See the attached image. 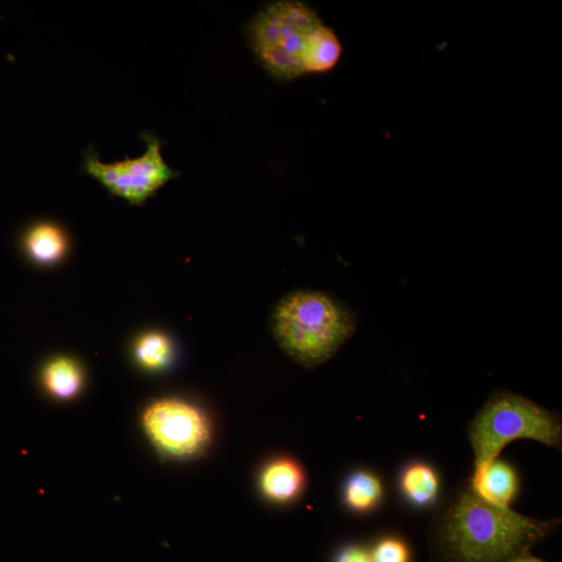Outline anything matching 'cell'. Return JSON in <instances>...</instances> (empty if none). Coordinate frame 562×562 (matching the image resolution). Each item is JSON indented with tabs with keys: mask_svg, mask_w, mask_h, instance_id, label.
I'll use <instances>...</instances> for the list:
<instances>
[{
	"mask_svg": "<svg viewBox=\"0 0 562 562\" xmlns=\"http://www.w3.org/2000/svg\"><path fill=\"white\" fill-rule=\"evenodd\" d=\"M474 452V473L487 467L517 440L558 447L562 426L544 407L512 393H499L481 408L468 429Z\"/></svg>",
	"mask_w": 562,
	"mask_h": 562,
	"instance_id": "obj_3",
	"label": "cell"
},
{
	"mask_svg": "<svg viewBox=\"0 0 562 562\" xmlns=\"http://www.w3.org/2000/svg\"><path fill=\"white\" fill-rule=\"evenodd\" d=\"M306 476L295 458L280 455L269 459L262 467L258 485L262 496L275 504H288L303 493Z\"/></svg>",
	"mask_w": 562,
	"mask_h": 562,
	"instance_id": "obj_7",
	"label": "cell"
},
{
	"mask_svg": "<svg viewBox=\"0 0 562 562\" xmlns=\"http://www.w3.org/2000/svg\"><path fill=\"white\" fill-rule=\"evenodd\" d=\"M332 562H374L372 553L359 544H348L342 547Z\"/></svg>",
	"mask_w": 562,
	"mask_h": 562,
	"instance_id": "obj_16",
	"label": "cell"
},
{
	"mask_svg": "<svg viewBox=\"0 0 562 562\" xmlns=\"http://www.w3.org/2000/svg\"><path fill=\"white\" fill-rule=\"evenodd\" d=\"M385 497L381 479L368 470H357L348 475L342 488L344 505L354 514H370Z\"/></svg>",
	"mask_w": 562,
	"mask_h": 562,
	"instance_id": "obj_11",
	"label": "cell"
},
{
	"mask_svg": "<svg viewBox=\"0 0 562 562\" xmlns=\"http://www.w3.org/2000/svg\"><path fill=\"white\" fill-rule=\"evenodd\" d=\"M42 379L47 392L61 400L74 398L81 392L84 383L80 365L68 357L50 362L43 370Z\"/></svg>",
	"mask_w": 562,
	"mask_h": 562,
	"instance_id": "obj_13",
	"label": "cell"
},
{
	"mask_svg": "<svg viewBox=\"0 0 562 562\" xmlns=\"http://www.w3.org/2000/svg\"><path fill=\"white\" fill-rule=\"evenodd\" d=\"M401 497L415 508H428L437 503L441 493V478L436 469L425 462L405 466L398 478Z\"/></svg>",
	"mask_w": 562,
	"mask_h": 562,
	"instance_id": "obj_9",
	"label": "cell"
},
{
	"mask_svg": "<svg viewBox=\"0 0 562 562\" xmlns=\"http://www.w3.org/2000/svg\"><path fill=\"white\" fill-rule=\"evenodd\" d=\"M31 258L40 264L59 261L67 249V237L55 223L41 222L33 226L24 239Z\"/></svg>",
	"mask_w": 562,
	"mask_h": 562,
	"instance_id": "obj_12",
	"label": "cell"
},
{
	"mask_svg": "<svg viewBox=\"0 0 562 562\" xmlns=\"http://www.w3.org/2000/svg\"><path fill=\"white\" fill-rule=\"evenodd\" d=\"M343 55V44L336 32L321 22L304 44L301 68L306 73H326L335 69Z\"/></svg>",
	"mask_w": 562,
	"mask_h": 562,
	"instance_id": "obj_10",
	"label": "cell"
},
{
	"mask_svg": "<svg viewBox=\"0 0 562 562\" xmlns=\"http://www.w3.org/2000/svg\"><path fill=\"white\" fill-rule=\"evenodd\" d=\"M146 150L136 159L102 163L90 149L84 158V170L113 195L141 206L177 175L165 162L161 141L155 135L142 136Z\"/></svg>",
	"mask_w": 562,
	"mask_h": 562,
	"instance_id": "obj_6",
	"label": "cell"
},
{
	"mask_svg": "<svg viewBox=\"0 0 562 562\" xmlns=\"http://www.w3.org/2000/svg\"><path fill=\"white\" fill-rule=\"evenodd\" d=\"M470 487L483 500L510 508L518 497L520 479L512 465L496 458L487 467L473 474Z\"/></svg>",
	"mask_w": 562,
	"mask_h": 562,
	"instance_id": "obj_8",
	"label": "cell"
},
{
	"mask_svg": "<svg viewBox=\"0 0 562 562\" xmlns=\"http://www.w3.org/2000/svg\"><path fill=\"white\" fill-rule=\"evenodd\" d=\"M135 356L138 364L145 370L161 372L168 369L173 362V344L161 332H149L138 340Z\"/></svg>",
	"mask_w": 562,
	"mask_h": 562,
	"instance_id": "obj_14",
	"label": "cell"
},
{
	"mask_svg": "<svg viewBox=\"0 0 562 562\" xmlns=\"http://www.w3.org/2000/svg\"><path fill=\"white\" fill-rule=\"evenodd\" d=\"M141 423L151 445L173 462H190L203 456L214 438L207 413L181 398L153 401L145 408Z\"/></svg>",
	"mask_w": 562,
	"mask_h": 562,
	"instance_id": "obj_5",
	"label": "cell"
},
{
	"mask_svg": "<svg viewBox=\"0 0 562 562\" xmlns=\"http://www.w3.org/2000/svg\"><path fill=\"white\" fill-rule=\"evenodd\" d=\"M321 22L312 7L298 0H278L250 20L248 38L264 68L278 80L291 81L304 75V44Z\"/></svg>",
	"mask_w": 562,
	"mask_h": 562,
	"instance_id": "obj_4",
	"label": "cell"
},
{
	"mask_svg": "<svg viewBox=\"0 0 562 562\" xmlns=\"http://www.w3.org/2000/svg\"><path fill=\"white\" fill-rule=\"evenodd\" d=\"M354 329L355 321L344 306L319 292L292 293L279 302L273 314L280 347L305 367L328 361Z\"/></svg>",
	"mask_w": 562,
	"mask_h": 562,
	"instance_id": "obj_2",
	"label": "cell"
},
{
	"mask_svg": "<svg viewBox=\"0 0 562 562\" xmlns=\"http://www.w3.org/2000/svg\"><path fill=\"white\" fill-rule=\"evenodd\" d=\"M515 562H545V561H543L539 558H535V557L531 556L530 554H527V555L519 558Z\"/></svg>",
	"mask_w": 562,
	"mask_h": 562,
	"instance_id": "obj_17",
	"label": "cell"
},
{
	"mask_svg": "<svg viewBox=\"0 0 562 562\" xmlns=\"http://www.w3.org/2000/svg\"><path fill=\"white\" fill-rule=\"evenodd\" d=\"M558 524V520H535L489 503L469 485L442 517L438 545L444 562H515Z\"/></svg>",
	"mask_w": 562,
	"mask_h": 562,
	"instance_id": "obj_1",
	"label": "cell"
},
{
	"mask_svg": "<svg viewBox=\"0 0 562 562\" xmlns=\"http://www.w3.org/2000/svg\"><path fill=\"white\" fill-rule=\"evenodd\" d=\"M374 562H411V549L398 536H385L371 551Z\"/></svg>",
	"mask_w": 562,
	"mask_h": 562,
	"instance_id": "obj_15",
	"label": "cell"
}]
</instances>
